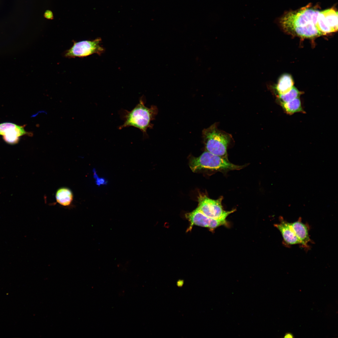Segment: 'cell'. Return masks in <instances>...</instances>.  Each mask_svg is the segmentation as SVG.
Segmentation results:
<instances>
[{
  "instance_id": "4",
  "label": "cell",
  "mask_w": 338,
  "mask_h": 338,
  "mask_svg": "<svg viewBox=\"0 0 338 338\" xmlns=\"http://www.w3.org/2000/svg\"><path fill=\"white\" fill-rule=\"evenodd\" d=\"M189 166L193 172L202 169L238 170L243 167V166L232 164L228 160L207 151L204 152L198 157L192 158L189 163Z\"/></svg>"
},
{
  "instance_id": "2",
  "label": "cell",
  "mask_w": 338,
  "mask_h": 338,
  "mask_svg": "<svg viewBox=\"0 0 338 338\" xmlns=\"http://www.w3.org/2000/svg\"><path fill=\"white\" fill-rule=\"evenodd\" d=\"M156 113V108L153 106L150 108L145 105L143 97H141L139 103L131 111L124 110L122 118L124 121L123 124L119 127V129L133 126L139 129L143 135L146 134L147 128L151 127V121L153 120Z\"/></svg>"
},
{
  "instance_id": "7",
  "label": "cell",
  "mask_w": 338,
  "mask_h": 338,
  "mask_svg": "<svg viewBox=\"0 0 338 338\" xmlns=\"http://www.w3.org/2000/svg\"><path fill=\"white\" fill-rule=\"evenodd\" d=\"M338 12L333 8L320 11L316 24L318 30L325 35L338 30Z\"/></svg>"
},
{
  "instance_id": "16",
  "label": "cell",
  "mask_w": 338,
  "mask_h": 338,
  "mask_svg": "<svg viewBox=\"0 0 338 338\" xmlns=\"http://www.w3.org/2000/svg\"><path fill=\"white\" fill-rule=\"evenodd\" d=\"M93 177L95 184L99 187L107 185L108 181L105 177L100 176L95 168L93 169Z\"/></svg>"
},
{
  "instance_id": "1",
  "label": "cell",
  "mask_w": 338,
  "mask_h": 338,
  "mask_svg": "<svg viewBox=\"0 0 338 338\" xmlns=\"http://www.w3.org/2000/svg\"><path fill=\"white\" fill-rule=\"evenodd\" d=\"M320 12L308 5L286 13L279 22L283 29L292 35L305 38L317 37L322 35L316 27Z\"/></svg>"
},
{
  "instance_id": "3",
  "label": "cell",
  "mask_w": 338,
  "mask_h": 338,
  "mask_svg": "<svg viewBox=\"0 0 338 338\" xmlns=\"http://www.w3.org/2000/svg\"><path fill=\"white\" fill-rule=\"evenodd\" d=\"M202 136L207 151L228 160L227 148L230 135L218 129L215 123L203 130Z\"/></svg>"
},
{
  "instance_id": "9",
  "label": "cell",
  "mask_w": 338,
  "mask_h": 338,
  "mask_svg": "<svg viewBox=\"0 0 338 338\" xmlns=\"http://www.w3.org/2000/svg\"><path fill=\"white\" fill-rule=\"evenodd\" d=\"M25 135H31L29 132L25 130L23 126L10 122L0 124V135L8 143L16 144L19 141L20 137Z\"/></svg>"
},
{
  "instance_id": "8",
  "label": "cell",
  "mask_w": 338,
  "mask_h": 338,
  "mask_svg": "<svg viewBox=\"0 0 338 338\" xmlns=\"http://www.w3.org/2000/svg\"><path fill=\"white\" fill-rule=\"evenodd\" d=\"M186 216L190 222L191 226L195 225L207 228L211 230L227 223L226 219H216L207 216L197 208L186 214Z\"/></svg>"
},
{
  "instance_id": "14",
  "label": "cell",
  "mask_w": 338,
  "mask_h": 338,
  "mask_svg": "<svg viewBox=\"0 0 338 338\" xmlns=\"http://www.w3.org/2000/svg\"><path fill=\"white\" fill-rule=\"evenodd\" d=\"M55 197L57 202L64 206H68L71 204L73 200V194L69 188L65 187L60 188L57 191Z\"/></svg>"
},
{
  "instance_id": "10",
  "label": "cell",
  "mask_w": 338,
  "mask_h": 338,
  "mask_svg": "<svg viewBox=\"0 0 338 338\" xmlns=\"http://www.w3.org/2000/svg\"><path fill=\"white\" fill-rule=\"evenodd\" d=\"M282 220L279 223L274 226L280 232L285 242L289 245L301 244L293 229L291 223Z\"/></svg>"
},
{
  "instance_id": "5",
  "label": "cell",
  "mask_w": 338,
  "mask_h": 338,
  "mask_svg": "<svg viewBox=\"0 0 338 338\" xmlns=\"http://www.w3.org/2000/svg\"><path fill=\"white\" fill-rule=\"evenodd\" d=\"M223 197L217 200L209 198L205 195L200 194L198 197V206L197 207L207 216L216 219H226L235 210L225 211L222 205Z\"/></svg>"
},
{
  "instance_id": "15",
  "label": "cell",
  "mask_w": 338,
  "mask_h": 338,
  "mask_svg": "<svg viewBox=\"0 0 338 338\" xmlns=\"http://www.w3.org/2000/svg\"><path fill=\"white\" fill-rule=\"evenodd\" d=\"M302 93L294 86L287 93L277 95L279 102H286L300 97Z\"/></svg>"
},
{
  "instance_id": "6",
  "label": "cell",
  "mask_w": 338,
  "mask_h": 338,
  "mask_svg": "<svg viewBox=\"0 0 338 338\" xmlns=\"http://www.w3.org/2000/svg\"><path fill=\"white\" fill-rule=\"evenodd\" d=\"M101 39L98 38L92 40L74 42L72 46L67 50L65 54L68 58L83 57L94 54L100 55L105 50L100 45Z\"/></svg>"
},
{
  "instance_id": "13",
  "label": "cell",
  "mask_w": 338,
  "mask_h": 338,
  "mask_svg": "<svg viewBox=\"0 0 338 338\" xmlns=\"http://www.w3.org/2000/svg\"><path fill=\"white\" fill-rule=\"evenodd\" d=\"M279 103L284 111L287 114L292 115L298 112L305 113L302 107L300 97L289 102Z\"/></svg>"
},
{
  "instance_id": "12",
  "label": "cell",
  "mask_w": 338,
  "mask_h": 338,
  "mask_svg": "<svg viewBox=\"0 0 338 338\" xmlns=\"http://www.w3.org/2000/svg\"><path fill=\"white\" fill-rule=\"evenodd\" d=\"M294 84L291 75L285 74L279 78L274 88L277 95L283 94L289 91L294 87Z\"/></svg>"
},
{
  "instance_id": "17",
  "label": "cell",
  "mask_w": 338,
  "mask_h": 338,
  "mask_svg": "<svg viewBox=\"0 0 338 338\" xmlns=\"http://www.w3.org/2000/svg\"><path fill=\"white\" fill-rule=\"evenodd\" d=\"M285 338H292L293 337V335L290 333H287L285 334L284 337Z\"/></svg>"
},
{
  "instance_id": "11",
  "label": "cell",
  "mask_w": 338,
  "mask_h": 338,
  "mask_svg": "<svg viewBox=\"0 0 338 338\" xmlns=\"http://www.w3.org/2000/svg\"><path fill=\"white\" fill-rule=\"evenodd\" d=\"M291 225L301 244L305 247H308V243L310 241V239L307 226L300 220L291 223Z\"/></svg>"
}]
</instances>
